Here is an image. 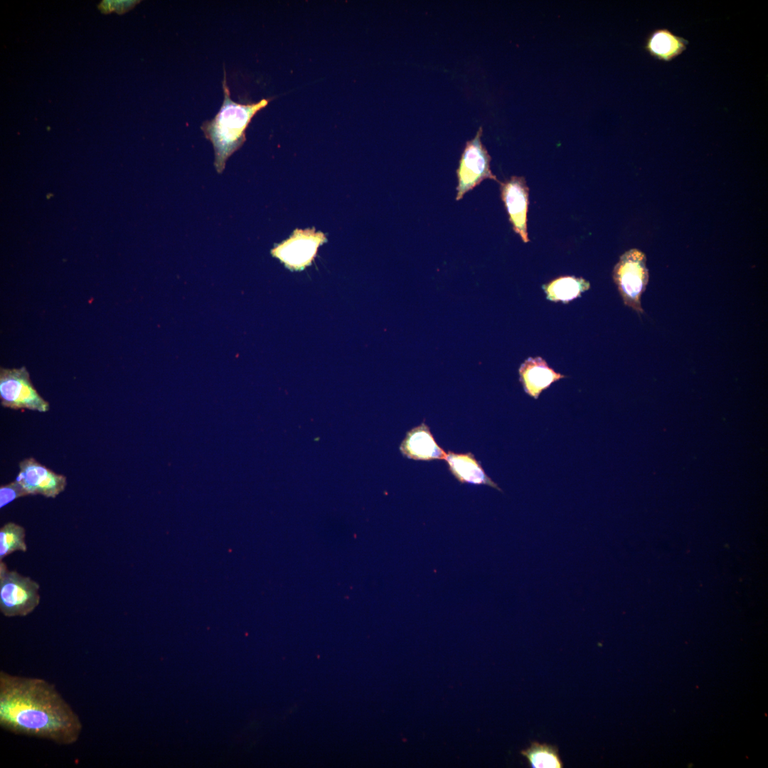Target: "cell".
<instances>
[{"instance_id":"1","label":"cell","mask_w":768,"mask_h":768,"mask_svg":"<svg viewBox=\"0 0 768 768\" xmlns=\"http://www.w3.org/2000/svg\"><path fill=\"white\" fill-rule=\"evenodd\" d=\"M0 727L13 734L70 745L82 724L55 685L0 671Z\"/></svg>"},{"instance_id":"2","label":"cell","mask_w":768,"mask_h":768,"mask_svg":"<svg viewBox=\"0 0 768 768\" xmlns=\"http://www.w3.org/2000/svg\"><path fill=\"white\" fill-rule=\"evenodd\" d=\"M223 90L224 100L219 112L213 119L204 122L201 125L205 137L213 144L214 164L218 173L223 171L227 159L244 143L245 132L252 118L270 102V99H262L251 104L233 101L225 70Z\"/></svg>"},{"instance_id":"3","label":"cell","mask_w":768,"mask_h":768,"mask_svg":"<svg viewBox=\"0 0 768 768\" xmlns=\"http://www.w3.org/2000/svg\"><path fill=\"white\" fill-rule=\"evenodd\" d=\"M39 585L0 562V611L6 617H25L39 604Z\"/></svg>"},{"instance_id":"4","label":"cell","mask_w":768,"mask_h":768,"mask_svg":"<svg viewBox=\"0 0 768 768\" xmlns=\"http://www.w3.org/2000/svg\"><path fill=\"white\" fill-rule=\"evenodd\" d=\"M612 275L624 304L639 315L643 314L641 298L649 282L645 255L637 249L626 251L614 266Z\"/></svg>"},{"instance_id":"5","label":"cell","mask_w":768,"mask_h":768,"mask_svg":"<svg viewBox=\"0 0 768 768\" xmlns=\"http://www.w3.org/2000/svg\"><path fill=\"white\" fill-rule=\"evenodd\" d=\"M0 400L3 407L12 410L46 412L50 408L48 402L34 388L25 366L0 368Z\"/></svg>"},{"instance_id":"6","label":"cell","mask_w":768,"mask_h":768,"mask_svg":"<svg viewBox=\"0 0 768 768\" xmlns=\"http://www.w3.org/2000/svg\"><path fill=\"white\" fill-rule=\"evenodd\" d=\"M481 134L482 128L480 127L475 137L466 142L463 149L456 171L458 181L457 201L462 199L467 192L485 179L500 183L491 170V156L481 143Z\"/></svg>"},{"instance_id":"7","label":"cell","mask_w":768,"mask_h":768,"mask_svg":"<svg viewBox=\"0 0 768 768\" xmlns=\"http://www.w3.org/2000/svg\"><path fill=\"white\" fill-rule=\"evenodd\" d=\"M326 240L324 234L316 232L314 228L297 229L289 239L274 247L271 253L287 268L302 270L311 265L319 246Z\"/></svg>"},{"instance_id":"8","label":"cell","mask_w":768,"mask_h":768,"mask_svg":"<svg viewBox=\"0 0 768 768\" xmlns=\"http://www.w3.org/2000/svg\"><path fill=\"white\" fill-rule=\"evenodd\" d=\"M18 466L19 471L15 480L28 495L55 498L66 487L67 479L65 476L55 473L33 457L23 459Z\"/></svg>"},{"instance_id":"9","label":"cell","mask_w":768,"mask_h":768,"mask_svg":"<svg viewBox=\"0 0 768 768\" xmlns=\"http://www.w3.org/2000/svg\"><path fill=\"white\" fill-rule=\"evenodd\" d=\"M501 198L506 208L513 231L524 242H528L527 214L529 189L523 176H512L500 182Z\"/></svg>"},{"instance_id":"10","label":"cell","mask_w":768,"mask_h":768,"mask_svg":"<svg viewBox=\"0 0 768 768\" xmlns=\"http://www.w3.org/2000/svg\"><path fill=\"white\" fill-rule=\"evenodd\" d=\"M400 449L405 457L415 460L445 459L447 455L425 423L407 432Z\"/></svg>"},{"instance_id":"11","label":"cell","mask_w":768,"mask_h":768,"mask_svg":"<svg viewBox=\"0 0 768 768\" xmlns=\"http://www.w3.org/2000/svg\"><path fill=\"white\" fill-rule=\"evenodd\" d=\"M519 375L525 392L535 399L552 383L565 378L549 367L541 357L526 359L519 368Z\"/></svg>"},{"instance_id":"12","label":"cell","mask_w":768,"mask_h":768,"mask_svg":"<svg viewBox=\"0 0 768 768\" xmlns=\"http://www.w3.org/2000/svg\"><path fill=\"white\" fill-rule=\"evenodd\" d=\"M688 41L666 28L653 30L646 37L644 50L653 58L670 62L687 48Z\"/></svg>"},{"instance_id":"13","label":"cell","mask_w":768,"mask_h":768,"mask_svg":"<svg viewBox=\"0 0 768 768\" xmlns=\"http://www.w3.org/2000/svg\"><path fill=\"white\" fill-rule=\"evenodd\" d=\"M445 460L450 471L459 482L487 485L501 491L498 485L486 474L472 454L449 452L447 453Z\"/></svg>"},{"instance_id":"14","label":"cell","mask_w":768,"mask_h":768,"mask_svg":"<svg viewBox=\"0 0 768 768\" xmlns=\"http://www.w3.org/2000/svg\"><path fill=\"white\" fill-rule=\"evenodd\" d=\"M590 287V282L582 277L565 276L552 280L543 288L548 300L568 302L580 297Z\"/></svg>"},{"instance_id":"15","label":"cell","mask_w":768,"mask_h":768,"mask_svg":"<svg viewBox=\"0 0 768 768\" xmlns=\"http://www.w3.org/2000/svg\"><path fill=\"white\" fill-rule=\"evenodd\" d=\"M533 768H562V762L560 759L557 747L546 743L533 742L526 750L521 752Z\"/></svg>"},{"instance_id":"16","label":"cell","mask_w":768,"mask_h":768,"mask_svg":"<svg viewBox=\"0 0 768 768\" xmlns=\"http://www.w3.org/2000/svg\"><path fill=\"white\" fill-rule=\"evenodd\" d=\"M26 531L23 526L9 522L0 529V560L15 551L26 552Z\"/></svg>"},{"instance_id":"17","label":"cell","mask_w":768,"mask_h":768,"mask_svg":"<svg viewBox=\"0 0 768 768\" xmlns=\"http://www.w3.org/2000/svg\"><path fill=\"white\" fill-rule=\"evenodd\" d=\"M28 496L23 486L14 481L0 487V508H2L18 498Z\"/></svg>"},{"instance_id":"18","label":"cell","mask_w":768,"mask_h":768,"mask_svg":"<svg viewBox=\"0 0 768 768\" xmlns=\"http://www.w3.org/2000/svg\"><path fill=\"white\" fill-rule=\"evenodd\" d=\"M139 2V1L104 0L98 4V9L105 14L113 11L122 14L132 9Z\"/></svg>"}]
</instances>
